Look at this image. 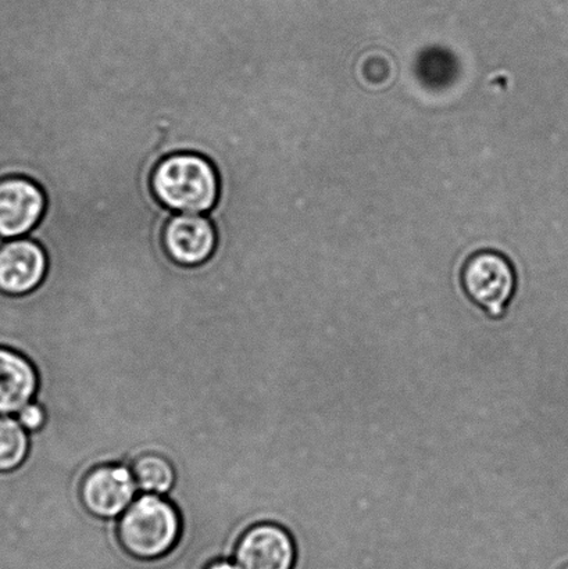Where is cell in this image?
<instances>
[{
	"mask_svg": "<svg viewBox=\"0 0 568 569\" xmlns=\"http://www.w3.org/2000/svg\"><path fill=\"white\" fill-rule=\"evenodd\" d=\"M461 284L467 296L491 318L505 316L515 298L517 274L504 253L486 249L471 254L461 270Z\"/></svg>",
	"mask_w": 568,
	"mask_h": 569,
	"instance_id": "3",
	"label": "cell"
},
{
	"mask_svg": "<svg viewBox=\"0 0 568 569\" xmlns=\"http://www.w3.org/2000/svg\"><path fill=\"white\" fill-rule=\"evenodd\" d=\"M233 557L241 569H295L298 548L286 528L265 522L243 533Z\"/></svg>",
	"mask_w": 568,
	"mask_h": 569,
	"instance_id": "8",
	"label": "cell"
},
{
	"mask_svg": "<svg viewBox=\"0 0 568 569\" xmlns=\"http://www.w3.org/2000/svg\"><path fill=\"white\" fill-rule=\"evenodd\" d=\"M139 492L131 467L108 465L94 468L83 479L81 499L92 516L119 520Z\"/></svg>",
	"mask_w": 568,
	"mask_h": 569,
	"instance_id": "5",
	"label": "cell"
},
{
	"mask_svg": "<svg viewBox=\"0 0 568 569\" xmlns=\"http://www.w3.org/2000/svg\"><path fill=\"white\" fill-rule=\"evenodd\" d=\"M561 569H568V566H567V567H565V568H561Z\"/></svg>",
	"mask_w": 568,
	"mask_h": 569,
	"instance_id": "14",
	"label": "cell"
},
{
	"mask_svg": "<svg viewBox=\"0 0 568 569\" xmlns=\"http://www.w3.org/2000/svg\"><path fill=\"white\" fill-rule=\"evenodd\" d=\"M17 421L28 433H37L47 423V411L38 401L33 400L17 412Z\"/></svg>",
	"mask_w": 568,
	"mask_h": 569,
	"instance_id": "12",
	"label": "cell"
},
{
	"mask_svg": "<svg viewBox=\"0 0 568 569\" xmlns=\"http://www.w3.org/2000/svg\"><path fill=\"white\" fill-rule=\"evenodd\" d=\"M219 232L215 221L199 214L172 216L165 227L163 247L172 261L182 267H199L213 258Z\"/></svg>",
	"mask_w": 568,
	"mask_h": 569,
	"instance_id": "6",
	"label": "cell"
},
{
	"mask_svg": "<svg viewBox=\"0 0 568 569\" xmlns=\"http://www.w3.org/2000/svg\"><path fill=\"white\" fill-rule=\"evenodd\" d=\"M39 388L37 368L24 355L0 348V416L14 415L36 400Z\"/></svg>",
	"mask_w": 568,
	"mask_h": 569,
	"instance_id": "9",
	"label": "cell"
},
{
	"mask_svg": "<svg viewBox=\"0 0 568 569\" xmlns=\"http://www.w3.org/2000/svg\"><path fill=\"white\" fill-rule=\"evenodd\" d=\"M48 254L31 238L0 243V293L24 296L41 287L48 274Z\"/></svg>",
	"mask_w": 568,
	"mask_h": 569,
	"instance_id": "7",
	"label": "cell"
},
{
	"mask_svg": "<svg viewBox=\"0 0 568 569\" xmlns=\"http://www.w3.org/2000/svg\"><path fill=\"white\" fill-rule=\"evenodd\" d=\"M30 451V433L17 418L0 417V473L19 470Z\"/></svg>",
	"mask_w": 568,
	"mask_h": 569,
	"instance_id": "11",
	"label": "cell"
},
{
	"mask_svg": "<svg viewBox=\"0 0 568 569\" xmlns=\"http://www.w3.org/2000/svg\"><path fill=\"white\" fill-rule=\"evenodd\" d=\"M181 517L165 496L139 493L119 518V539L133 559H165L181 538Z\"/></svg>",
	"mask_w": 568,
	"mask_h": 569,
	"instance_id": "2",
	"label": "cell"
},
{
	"mask_svg": "<svg viewBox=\"0 0 568 569\" xmlns=\"http://www.w3.org/2000/svg\"><path fill=\"white\" fill-rule=\"evenodd\" d=\"M152 192L165 208L181 213L213 211L221 194V178L206 156L180 152L166 156L152 174Z\"/></svg>",
	"mask_w": 568,
	"mask_h": 569,
	"instance_id": "1",
	"label": "cell"
},
{
	"mask_svg": "<svg viewBox=\"0 0 568 569\" xmlns=\"http://www.w3.org/2000/svg\"><path fill=\"white\" fill-rule=\"evenodd\" d=\"M48 199L31 178H0V239L30 237L47 213Z\"/></svg>",
	"mask_w": 568,
	"mask_h": 569,
	"instance_id": "4",
	"label": "cell"
},
{
	"mask_svg": "<svg viewBox=\"0 0 568 569\" xmlns=\"http://www.w3.org/2000/svg\"><path fill=\"white\" fill-rule=\"evenodd\" d=\"M131 470L139 492L158 496L170 495L175 489L177 473L170 460L158 453H147L132 462Z\"/></svg>",
	"mask_w": 568,
	"mask_h": 569,
	"instance_id": "10",
	"label": "cell"
},
{
	"mask_svg": "<svg viewBox=\"0 0 568 569\" xmlns=\"http://www.w3.org/2000/svg\"><path fill=\"white\" fill-rule=\"evenodd\" d=\"M205 569H241L237 562H232L230 559L216 560L210 562Z\"/></svg>",
	"mask_w": 568,
	"mask_h": 569,
	"instance_id": "13",
	"label": "cell"
}]
</instances>
